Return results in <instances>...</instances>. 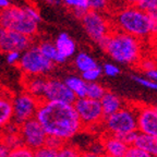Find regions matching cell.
<instances>
[{
    "instance_id": "obj_1",
    "label": "cell",
    "mask_w": 157,
    "mask_h": 157,
    "mask_svg": "<svg viewBox=\"0 0 157 157\" xmlns=\"http://www.w3.org/2000/svg\"><path fill=\"white\" fill-rule=\"evenodd\" d=\"M48 137L67 142L83 128L73 104L43 101L35 116Z\"/></svg>"
},
{
    "instance_id": "obj_2",
    "label": "cell",
    "mask_w": 157,
    "mask_h": 157,
    "mask_svg": "<svg viewBox=\"0 0 157 157\" xmlns=\"http://www.w3.org/2000/svg\"><path fill=\"white\" fill-rule=\"evenodd\" d=\"M98 46L117 63L139 66L142 60V40L117 29Z\"/></svg>"
},
{
    "instance_id": "obj_3",
    "label": "cell",
    "mask_w": 157,
    "mask_h": 157,
    "mask_svg": "<svg viewBox=\"0 0 157 157\" xmlns=\"http://www.w3.org/2000/svg\"><path fill=\"white\" fill-rule=\"evenodd\" d=\"M152 22L151 14L140 7L121 8L113 14V29L120 31L139 39H145L152 36Z\"/></svg>"
},
{
    "instance_id": "obj_4",
    "label": "cell",
    "mask_w": 157,
    "mask_h": 157,
    "mask_svg": "<svg viewBox=\"0 0 157 157\" xmlns=\"http://www.w3.org/2000/svg\"><path fill=\"white\" fill-rule=\"evenodd\" d=\"M0 27L32 37L38 29V22L29 17L24 7H9L0 11Z\"/></svg>"
},
{
    "instance_id": "obj_5",
    "label": "cell",
    "mask_w": 157,
    "mask_h": 157,
    "mask_svg": "<svg viewBox=\"0 0 157 157\" xmlns=\"http://www.w3.org/2000/svg\"><path fill=\"white\" fill-rule=\"evenodd\" d=\"M106 130L108 134L122 137L125 134L137 131V111L136 107L130 106L124 107L110 117L104 119Z\"/></svg>"
},
{
    "instance_id": "obj_6",
    "label": "cell",
    "mask_w": 157,
    "mask_h": 157,
    "mask_svg": "<svg viewBox=\"0 0 157 157\" xmlns=\"http://www.w3.org/2000/svg\"><path fill=\"white\" fill-rule=\"evenodd\" d=\"M81 22L87 36L97 45L105 40L113 31V22L103 12L90 10L82 17Z\"/></svg>"
},
{
    "instance_id": "obj_7",
    "label": "cell",
    "mask_w": 157,
    "mask_h": 157,
    "mask_svg": "<svg viewBox=\"0 0 157 157\" xmlns=\"http://www.w3.org/2000/svg\"><path fill=\"white\" fill-rule=\"evenodd\" d=\"M19 66L27 76H37L52 72L55 63L40 52L38 46H34L22 52Z\"/></svg>"
},
{
    "instance_id": "obj_8",
    "label": "cell",
    "mask_w": 157,
    "mask_h": 157,
    "mask_svg": "<svg viewBox=\"0 0 157 157\" xmlns=\"http://www.w3.org/2000/svg\"><path fill=\"white\" fill-rule=\"evenodd\" d=\"M73 105L83 127H95L105 119L101 101H96L88 97L76 98Z\"/></svg>"
},
{
    "instance_id": "obj_9",
    "label": "cell",
    "mask_w": 157,
    "mask_h": 157,
    "mask_svg": "<svg viewBox=\"0 0 157 157\" xmlns=\"http://www.w3.org/2000/svg\"><path fill=\"white\" fill-rule=\"evenodd\" d=\"M42 101L31 94L21 93L12 98L13 120L17 124H22L25 121L35 118L38 107Z\"/></svg>"
},
{
    "instance_id": "obj_10",
    "label": "cell",
    "mask_w": 157,
    "mask_h": 157,
    "mask_svg": "<svg viewBox=\"0 0 157 157\" xmlns=\"http://www.w3.org/2000/svg\"><path fill=\"white\" fill-rule=\"evenodd\" d=\"M19 134L22 141V144L33 151H36L45 146L48 140V135L37 121L36 118L25 121L20 125Z\"/></svg>"
},
{
    "instance_id": "obj_11",
    "label": "cell",
    "mask_w": 157,
    "mask_h": 157,
    "mask_svg": "<svg viewBox=\"0 0 157 157\" xmlns=\"http://www.w3.org/2000/svg\"><path fill=\"white\" fill-rule=\"evenodd\" d=\"M31 37L0 27V50L2 52H24L31 47Z\"/></svg>"
},
{
    "instance_id": "obj_12",
    "label": "cell",
    "mask_w": 157,
    "mask_h": 157,
    "mask_svg": "<svg viewBox=\"0 0 157 157\" xmlns=\"http://www.w3.org/2000/svg\"><path fill=\"white\" fill-rule=\"evenodd\" d=\"M44 101H55V103L74 104L76 101V96L67 86L64 81H60L58 78H50V80H47Z\"/></svg>"
},
{
    "instance_id": "obj_13",
    "label": "cell",
    "mask_w": 157,
    "mask_h": 157,
    "mask_svg": "<svg viewBox=\"0 0 157 157\" xmlns=\"http://www.w3.org/2000/svg\"><path fill=\"white\" fill-rule=\"evenodd\" d=\"M137 131L143 134L157 136V107L137 106Z\"/></svg>"
},
{
    "instance_id": "obj_14",
    "label": "cell",
    "mask_w": 157,
    "mask_h": 157,
    "mask_svg": "<svg viewBox=\"0 0 157 157\" xmlns=\"http://www.w3.org/2000/svg\"><path fill=\"white\" fill-rule=\"evenodd\" d=\"M105 155L109 157H123L127 153L129 145L120 137L107 134L101 141Z\"/></svg>"
},
{
    "instance_id": "obj_15",
    "label": "cell",
    "mask_w": 157,
    "mask_h": 157,
    "mask_svg": "<svg viewBox=\"0 0 157 157\" xmlns=\"http://www.w3.org/2000/svg\"><path fill=\"white\" fill-rule=\"evenodd\" d=\"M101 105L103 108L104 117H110L124 107L122 99L113 92H107L101 99Z\"/></svg>"
},
{
    "instance_id": "obj_16",
    "label": "cell",
    "mask_w": 157,
    "mask_h": 157,
    "mask_svg": "<svg viewBox=\"0 0 157 157\" xmlns=\"http://www.w3.org/2000/svg\"><path fill=\"white\" fill-rule=\"evenodd\" d=\"M55 45H56V48L58 50L59 55L64 60L71 58L73 55H75L76 44L67 33H60L55 40Z\"/></svg>"
},
{
    "instance_id": "obj_17",
    "label": "cell",
    "mask_w": 157,
    "mask_h": 157,
    "mask_svg": "<svg viewBox=\"0 0 157 157\" xmlns=\"http://www.w3.org/2000/svg\"><path fill=\"white\" fill-rule=\"evenodd\" d=\"M47 80H45L42 75L37 76H27L25 78L24 85L26 93L31 94L32 96L36 97L40 101H44L45 88H46Z\"/></svg>"
},
{
    "instance_id": "obj_18",
    "label": "cell",
    "mask_w": 157,
    "mask_h": 157,
    "mask_svg": "<svg viewBox=\"0 0 157 157\" xmlns=\"http://www.w3.org/2000/svg\"><path fill=\"white\" fill-rule=\"evenodd\" d=\"M134 145L147 152L151 156L157 157V136H152V135L139 132Z\"/></svg>"
},
{
    "instance_id": "obj_19",
    "label": "cell",
    "mask_w": 157,
    "mask_h": 157,
    "mask_svg": "<svg viewBox=\"0 0 157 157\" xmlns=\"http://www.w3.org/2000/svg\"><path fill=\"white\" fill-rule=\"evenodd\" d=\"M64 83L71 90L72 93L76 96V98L86 97V94H87V83L82 78L76 75H69L64 80Z\"/></svg>"
},
{
    "instance_id": "obj_20",
    "label": "cell",
    "mask_w": 157,
    "mask_h": 157,
    "mask_svg": "<svg viewBox=\"0 0 157 157\" xmlns=\"http://www.w3.org/2000/svg\"><path fill=\"white\" fill-rule=\"evenodd\" d=\"M11 120H13L12 99L0 95V129L7 127Z\"/></svg>"
},
{
    "instance_id": "obj_21",
    "label": "cell",
    "mask_w": 157,
    "mask_h": 157,
    "mask_svg": "<svg viewBox=\"0 0 157 157\" xmlns=\"http://www.w3.org/2000/svg\"><path fill=\"white\" fill-rule=\"evenodd\" d=\"M38 48H39V50H40V52H42L48 60L52 61L54 63H63V62H66V60L59 55L55 43L45 40V42H42L38 45Z\"/></svg>"
},
{
    "instance_id": "obj_22",
    "label": "cell",
    "mask_w": 157,
    "mask_h": 157,
    "mask_svg": "<svg viewBox=\"0 0 157 157\" xmlns=\"http://www.w3.org/2000/svg\"><path fill=\"white\" fill-rule=\"evenodd\" d=\"M74 64H75L76 69H78V71H81V73L98 67L96 59L94 57H92L90 54L84 52H78L76 55L75 59H74Z\"/></svg>"
},
{
    "instance_id": "obj_23",
    "label": "cell",
    "mask_w": 157,
    "mask_h": 157,
    "mask_svg": "<svg viewBox=\"0 0 157 157\" xmlns=\"http://www.w3.org/2000/svg\"><path fill=\"white\" fill-rule=\"evenodd\" d=\"M61 1L68 9L72 10L75 17L80 19H82V17L87 11H90L88 0H61Z\"/></svg>"
},
{
    "instance_id": "obj_24",
    "label": "cell",
    "mask_w": 157,
    "mask_h": 157,
    "mask_svg": "<svg viewBox=\"0 0 157 157\" xmlns=\"http://www.w3.org/2000/svg\"><path fill=\"white\" fill-rule=\"evenodd\" d=\"M106 93H107L106 88L101 84L98 83V82L87 83V94H86V97L96 99V101H101Z\"/></svg>"
},
{
    "instance_id": "obj_25",
    "label": "cell",
    "mask_w": 157,
    "mask_h": 157,
    "mask_svg": "<svg viewBox=\"0 0 157 157\" xmlns=\"http://www.w3.org/2000/svg\"><path fill=\"white\" fill-rule=\"evenodd\" d=\"M57 157H83V153L72 145L63 144L58 150Z\"/></svg>"
},
{
    "instance_id": "obj_26",
    "label": "cell",
    "mask_w": 157,
    "mask_h": 157,
    "mask_svg": "<svg viewBox=\"0 0 157 157\" xmlns=\"http://www.w3.org/2000/svg\"><path fill=\"white\" fill-rule=\"evenodd\" d=\"M101 74H103V68L98 66L96 68L88 70V71L83 72L81 78H83L86 83H94V82H97V80L101 78Z\"/></svg>"
},
{
    "instance_id": "obj_27",
    "label": "cell",
    "mask_w": 157,
    "mask_h": 157,
    "mask_svg": "<svg viewBox=\"0 0 157 157\" xmlns=\"http://www.w3.org/2000/svg\"><path fill=\"white\" fill-rule=\"evenodd\" d=\"M9 157H34V151L22 144L14 148H11Z\"/></svg>"
},
{
    "instance_id": "obj_28",
    "label": "cell",
    "mask_w": 157,
    "mask_h": 157,
    "mask_svg": "<svg viewBox=\"0 0 157 157\" xmlns=\"http://www.w3.org/2000/svg\"><path fill=\"white\" fill-rule=\"evenodd\" d=\"M132 80L135 82L136 84H139L140 86L147 90H152V91H157V83L152 80H150L148 78H143L140 75H132Z\"/></svg>"
},
{
    "instance_id": "obj_29",
    "label": "cell",
    "mask_w": 157,
    "mask_h": 157,
    "mask_svg": "<svg viewBox=\"0 0 157 157\" xmlns=\"http://www.w3.org/2000/svg\"><path fill=\"white\" fill-rule=\"evenodd\" d=\"M121 69L118 64L113 63V62H107V63L104 64L103 67V73L107 76H110V78H115L120 74Z\"/></svg>"
},
{
    "instance_id": "obj_30",
    "label": "cell",
    "mask_w": 157,
    "mask_h": 157,
    "mask_svg": "<svg viewBox=\"0 0 157 157\" xmlns=\"http://www.w3.org/2000/svg\"><path fill=\"white\" fill-rule=\"evenodd\" d=\"M109 2H110V0H88V6H90V10L103 12L107 10Z\"/></svg>"
},
{
    "instance_id": "obj_31",
    "label": "cell",
    "mask_w": 157,
    "mask_h": 157,
    "mask_svg": "<svg viewBox=\"0 0 157 157\" xmlns=\"http://www.w3.org/2000/svg\"><path fill=\"white\" fill-rule=\"evenodd\" d=\"M57 153H58V150L45 145L38 150L34 151V157H57Z\"/></svg>"
},
{
    "instance_id": "obj_32",
    "label": "cell",
    "mask_w": 157,
    "mask_h": 157,
    "mask_svg": "<svg viewBox=\"0 0 157 157\" xmlns=\"http://www.w3.org/2000/svg\"><path fill=\"white\" fill-rule=\"evenodd\" d=\"M123 157H153L145 151H143L140 147L135 146V145H131L128 148L127 153Z\"/></svg>"
},
{
    "instance_id": "obj_33",
    "label": "cell",
    "mask_w": 157,
    "mask_h": 157,
    "mask_svg": "<svg viewBox=\"0 0 157 157\" xmlns=\"http://www.w3.org/2000/svg\"><path fill=\"white\" fill-rule=\"evenodd\" d=\"M140 68L142 69L144 72L151 71L153 69L157 68V62L155 58H142V60L139 63Z\"/></svg>"
},
{
    "instance_id": "obj_34",
    "label": "cell",
    "mask_w": 157,
    "mask_h": 157,
    "mask_svg": "<svg viewBox=\"0 0 157 157\" xmlns=\"http://www.w3.org/2000/svg\"><path fill=\"white\" fill-rule=\"evenodd\" d=\"M140 8L151 14V13L157 10V0H145L144 2L140 6Z\"/></svg>"
},
{
    "instance_id": "obj_35",
    "label": "cell",
    "mask_w": 157,
    "mask_h": 157,
    "mask_svg": "<svg viewBox=\"0 0 157 157\" xmlns=\"http://www.w3.org/2000/svg\"><path fill=\"white\" fill-rule=\"evenodd\" d=\"M21 57H22V52H8L7 54L6 60H7V62L9 64H17V63H20Z\"/></svg>"
},
{
    "instance_id": "obj_36",
    "label": "cell",
    "mask_w": 157,
    "mask_h": 157,
    "mask_svg": "<svg viewBox=\"0 0 157 157\" xmlns=\"http://www.w3.org/2000/svg\"><path fill=\"white\" fill-rule=\"evenodd\" d=\"M24 8L32 19H34L36 22H39V21H40V14H39L38 10H37L36 8H34L33 6H25Z\"/></svg>"
},
{
    "instance_id": "obj_37",
    "label": "cell",
    "mask_w": 157,
    "mask_h": 157,
    "mask_svg": "<svg viewBox=\"0 0 157 157\" xmlns=\"http://www.w3.org/2000/svg\"><path fill=\"white\" fill-rule=\"evenodd\" d=\"M137 134H139V131H136V132H131V133H129V134H125L124 136L120 137V139H122L129 146H131V145H134L135 141H136Z\"/></svg>"
},
{
    "instance_id": "obj_38",
    "label": "cell",
    "mask_w": 157,
    "mask_h": 157,
    "mask_svg": "<svg viewBox=\"0 0 157 157\" xmlns=\"http://www.w3.org/2000/svg\"><path fill=\"white\" fill-rule=\"evenodd\" d=\"M10 148L0 140V157H9Z\"/></svg>"
},
{
    "instance_id": "obj_39",
    "label": "cell",
    "mask_w": 157,
    "mask_h": 157,
    "mask_svg": "<svg viewBox=\"0 0 157 157\" xmlns=\"http://www.w3.org/2000/svg\"><path fill=\"white\" fill-rule=\"evenodd\" d=\"M121 1L129 7H140L145 0H121Z\"/></svg>"
},
{
    "instance_id": "obj_40",
    "label": "cell",
    "mask_w": 157,
    "mask_h": 157,
    "mask_svg": "<svg viewBox=\"0 0 157 157\" xmlns=\"http://www.w3.org/2000/svg\"><path fill=\"white\" fill-rule=\"evenodd\" d=\"M145 75H146V78H148L150 80H152V81H154L157 83V68L153 69V70H151V71L145 72Z\"/></svg>"
},
{
    "instance_id": "obj_41",
    "label": "cell",
    "mask_w": 157,
    "mask_h": 157,
    "mask_svg": "<svg viewBox=\"0 0 157 157\" xmlns=\"http://www.w3.org/2000/svg\"><path fill=\"white\" fill-rule=\"evenodd\" d=\"M152 36H157V20L154 19L152 22Z\"/></svg>"
},
{
    "instance_id": "obj_42",
    "label": "cell",
    "mask_w": 157,
    "mask_h": 157,
    "mask_svg": "<svg viewBox=\"0 0 157 157\" xmlns=\"http://www.w3.org/2000/svg\"><path fill=\"white\" fill-rule=\"evenodd\" d=\"M10 7L9 0H0V10H5Z\"/></svg>"
},
{
    "instance_id": "obj_43",
    "label": "cell",
    "mask_w": 157,
    "mask_h": 157,
    "mask_svg": "<svg viewBox=\"0 0 157 157\" xmlns=\"http://www.w3.org/2000/svg\"><path fill=\"white\" fill-rule=\"evenodd\" d=\"M104 156L105 155H98L93 152H90V151H87L86 153H83V157H104Z\"/></svg>"
},
{
    "instance_id": "obj_44",
    "label": "cell",
    "mask_w": 157,
    "mask_h": 157,
    "mask_svg": "<svg viewBox=\"0 0 157 157\" xmlns=\"http://www.w3.org/2000/svg\"><path fill=\"white\" fill-rule=\"evenodd\" d=\"M47 3H50V5H57L59 3V0H44Z\"/></svg>"
},
{
    "instance_id": "obj_45",
    "label": "cell",
    "mask_w": 157,
    "mask_h": 157,
    "mask_svg": "<svg viewBox=\"0 0 157 157\" xmlns=\"http://www.w3.org/2000/svg\"><path fill=\"white\" fill-rule=\"evenodd\" d=\"M151 17H152L154 20H157V10L156 11H154L153 13H151Z\"/></svg>"
},
{
    "instance_id": "obj_46",
    "label": "cell",
    "mask_w": 157,
    "mask_h": 157,
    "mask_svg": "<svg viewBox=\"0 0 157 157\" xmlns=\"http://www.w3.org/2000/svg\"><path fill=\"white\" fill-rule=\"evenodd\" d=\"M155 60H156V62H157V54H156V56H155Z\"/></svg>"
},
{
    "instance_id": "obj_47",
    "label": "cell",
    "mask_w": 157,
    "mask_h": 157,
    "mask_svg": "<svg viewBox=\"0 0 157 157\" xmlns=\"http://www.w3.org/2000/svg\"><path fill=\"white\" fill-rule=\"evenodd\" d=\"M104 157H109V156H106V155H105V156H104Z\"/></svg>"
}]
</instances>
